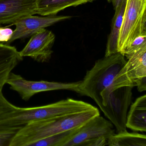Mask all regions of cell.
<instances>
[{
	"label": "cell",
	"mask_w": 146,
	"mask_h": 146,
	"mask_svg": "<svg viewBox=\"0 0 146 146\" xmlns=\"http://www.w3.org/2000/svg\"><path fill=\"white\" fill-rule=\"evenodd\" d=\"M100 114L99 109L96 107L82 112L31 122L19 130L10 146H30L45 137L79 128Z\"/></svg>",
	"instance_id": "6da1fadb"
},
{
	"label": "cell",
	"mask_w": 146,
	"mask_h": 146,
	"mask_svg": "<svg viewBox=\"0 0 146 146\" xmlns=\"http://www.w3.org/2000/svg\"><path fill=\"white\" fill-rule=\"evenodd\" d=\"M126 62L125 56L120 52L98 60L81 81L78 94L93 99L101 109L102 95L110 88Z\"/></svg>",
	"instance_id": "7a4b0ae2"
},
{
	"label": "cell",
	"mask_w": 146,
	"mask_h": 146,
	"mask_svg": "<svg viewBox=\"0 0 146 146\" xmlns=\"http://www.w3.org/2000/svg\"><path fill=\"white\" fill-rule=\"evenodd\" d=\"M95 108L85 102L71 98L40 106L17 107V109L11 113L9 117L0 119V124L5 126H23L34 121L82 112Z\"/></svg>",
	"instance_id": "3957f363"
},
{
	"label": "cell",
	"mask_w": 146,
	"mask_h": 146,
	"mask_svg": "<svg viewBox=\"0 0 146 146\" xmlns=\"http://www.w3.org/2000/svg\"><path fill=\"white\" fill-rule=\"evenodd\" d=\"M127 60L117 75L110 88L101 96L102 107L110 93L120 87H137L141 92L146 90V45L126 55Z\"/></svg>",
	"instance_id": "277c9868"
},
{
	"label": "cell",
	"mask_w": 146,
	"mask_h": 146,
	"mask_svg": "<svg viewBox=\"0 0 146 146\" xmlns=\"http://www.w3.org/2000/svg\"><path fill=\"white\" fill-rule=\"evenodd\" d=\"M146 0H126L117 43L118 52L123 54L137 37L146 35Z\"/></svg>",
	"instance_id": "5b68a950"
},
{
	"label": "cell",
	"mask_w": 146,
	"mask_h": 146,
	"mask_svg": "<svg viewBox=\"0 0 146 146\" xmlns=\"http://www.w3.org/2000/svg\"><path fill=\"white\" fill-rule=\"evenodd\" d=\"M80 82L81 81L62 83L46 81H29L20 75L11 72L6 84L10 86L11 89L17 92L23 100L27 101L33 96L40 92L66 90L78 93Z\"/></svg>",
	"instance_id": "8992f818"
},
{
	"label": "cell",
	"mask_w": 146,
	"mask_h": 146,
	"mask_svg": "<svg viewBox=\"0 0 146 146\" xmlns=\"http://www.w3.org/2000/svg\"><path fill=\"white\" fill-rule=\"evenodd\" d=\"M114 133L115 129L111 122L100 114L79 127L63 146H81L85 142L96 137H104L108 139Z\"/></svg>",
	"instance_id": "52a82bcc"
},
{
	"label": "cell",
	"mask_w": 146,
	"mask_h": 146,
	"mask_svg": "<svg viewBox=\"0 0 146 146\" xmlns=\"http://www.w3.org/2000/svg\"><path fill=\"white\" fill-rule=\"evenodd\" d=\"M71 18L70 16L57 15L41 17L30 15L24 17L12 24L16 26V29L13 31L12 37L5 44L10 45L16 40L31 37L41 30Z\"/></svg>",
	"instance_id": "ba28073f"
},
{
	"label": "cell",
	"mask_w": 146,
	"mask_h": 146,
	"mask_svg": "<svg viewBox=\"0 0 146 146\" xmlns=\"http://www.w3.org/2000/svg\"><path fill=\"white\" fill-rule=\"evenodd\" d=\"M55 36L52 31L46 29L33 35L23 49L19 52L21 57H29L35 61L45 63L49 61Z\"/></svg>",
	"instance_id": "9c48e42d"
},
{
	"label": "cell",
	"mask_w": 146,
	"mask_h": 146,
	"mask_svg": "<svg viewBox=\"0 0 146 146\" xmlns=\"http://www.w3.org/2000/svg\"><path fill=\"white\" fill-rule=\"evenodd\" d=\"M36 14V0H0V25Z\"/></svg>",
	"instance_id": "30bf717a"
},
{
	"label": "cell",
	"mask_w": 146,
	"mask_h": 146,
	"mask_svg": "<svg viewBox=\"0 0 146 146\" xmlns=\"http://www.w3.org/2000/svg\"><path fill=\"white\" fill-rule=\"evenodd\" d=\"M23 60L15 47L0 42V92L12 71Z\"/></svg>",
	"instance_id": "8fae6325"
},
{
	"label": "cell",
	"mask_w": 146,
	"mask_h": 146,
	"mask_svg": "<svg viewBox=\"0 0 146 146\" xmlns=\"http://www.w3.org/2000/svg\"><path fill=\"white\" fill-rule=\"evenodd\" d=\"M126 127L135 131H146V95L137 98L126 117Z\"/></svg>",
	"instance_id": "7c38bea8"
},
{
	"label": "cell",
	"mask_w": 146,
	"mask_h": 146,
	"mask_svg": "<svg viewBox=\"0 0 146 146\" xmlns=\"http://www.w3.org/2000/svg\"><path fill=\"white\" fill-rule=\"evenodd\" d=\"M92 0H36L37 14L41 16H55L70 7H76Z\"/></svg>",
	"instance_id": "4fadbf2b"
},
{
	"label": "cell",
	"mask_w": 146,
	"mask_h": 146,
	"mask_svg": "<svg viewBox=\"0 0 146 146\" xmlns=\"http://www.w3.org/2000/svg\"><path fill=\"white\" fill-rule=\"evenodd\" d=\"M126 1V0H123L121 4L115 10V13L112 21L111 32L108 39L105 56H110L118 52V40Z\"/></svg>",
	"instance_id": "5bb4252c"
},
{
	"label": "cell",
	"mask_w": 146,
	"mask_h": 146,
	"mask_svg": "<svg viewBox=\"0 0 146 146\" xmlns=\"http://www.w3.org/2000/svg\"><path fill=\"white\" fill-rule=\"evenodd\" d=\"M109 146H146V136L144 134L130 133L127 130L113 134L108 139Z\"/></svg>",
	"instance_id": "9a60e30c"
},
{
	"label": "cell",
	"mask_w": 146,
	"mask_h": 146,
	"mask_svg": "<svg viewBox=\"0 0 146 146\" xmlns=\"http://www.w3.org/2000/svg\"><path fill=\"white\" fill-rule=\"evenodd\" d=\"M78 128L45 137L33 143L30 146H63V144L73 135Z\"/></svg>",
	"instance_id": "2e32d148"
},
{
	"label": "cell",
	"mask_w": 146,
	"mask_h": 146,
	"mask_svg": "<svg viewBox=\"0 0 146 146\" xmlns=\"http://www.w3.org/2000/svg\"><path fill=\"white\" fill-rule=\"evenodd\" d=\"M22 127L0 125V146H10L13 137Z\"/></svg>",
	"instance_id": "e0dca14e"
},
{
	"label": "cell",
	"mask_w": 146,
	"mask_h": 146,
	"mask_svg": "<svg viewBox=\"0 0 146 146\" xmlns=\"http://www.w3.org/2000/svg\"><path fill=\"white\" fill-rule=\"evenodd\" d=\"M17 107L9 102L0 92V119L5 117L7 114L17 109Z\"/></svg>",
	"instance_id": "ac0fdd59"
},
{
	"label": "cell",
	"mask_w": 146,
	"mask_h": 146,
	"mask_svg": "<svg viewBox=\"0 0 146 146\" xmlns=\"http://www.w3.org/2000/svg\"><path fill=\"white\" fill-rule=\"evenodd\" d=\"M146 45V35H141L137 37L130 44L123 53L125 56L134 52Z\"/></svg>",
	"instance_id": "d6986e66"
},
{
	"label": "cell",
	"mask_w": 146,
	"mask_h": 146,
	"mask_svg": "<svg viewBox=\"0 0 146 146\" xmlns=\"http://www.w3.org/2000/svg\"><path fill=\"white\" fill-rule=\"evenodd\" d=\"M13 32L12 29L1 27L0 25V42L6 44L12 37Z\"/></svg>",
	"instance_id": "ffe728a7"
},
{
	"label": "cell",
	"mask_w": 146,
	"mask_h": 146,
	"mask_svg": "<svg viewBox=\"0 0 146 146\" xmlns=\"http://www.w3.org/2000/svg\"><path fill=\"white\" fill-rule=\"evenodd\" d=\"M107 138L100 137L85 142L81 146H105L107 145Z\"/></svg>",
	"instance_id": "44dd1931"
},
{
	"label": "cell",
	"mask_w": 146,
	"mask_h": 146,
	"mask_svg": "<svg viewBox=\"0 0 146 146\" xmlns=\"http://www.w3.org/2000/svg\"><path fill=\"white\" fill-rule=\"evenodd\" d=\"M123 0H111V2L112 3L114 10L121 4Z\"/></svg>",
	"instance_id": "7402d4cb"
},
{
	"label": "cell",
	"mask_w": 146,
	"mask_h": 146,
	"mask_svg": "<svg viewBox=\"0 0 146 146\" xmlns=\"http://www.w3.org/2000/svg\"><path fill=\"white\" fill-rule=\"evenodd\" d=\"M94 1V0H92V1ZM107 1L108 2H110L111 1V0H107Z\"/></svg>",
	"instance_id": "603a6c76"
},
{
	"label": "cell",
	"mask_w": 146,
	"mask_h": 146,
	"mask_svg": "<svg viewBox=\"0 0 146 146\" xmlns=\"http://www.w3.org/2000/svg\"></svg>",
	"instance_id": "cb8c5ba5"
}]
</instances>
